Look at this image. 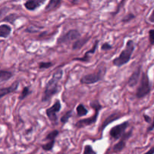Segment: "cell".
I'll return each instance as SVG.
<instances>
[{
	"mask_svg": "<svg viewBox=\"0 0 154 154\" xmlns=\"http://www.w3.org/2000/svg\"><path fill=\"white\" fill-rule=\"evenodd\" d=\"M63 71L62 69H57L54 72L51 79L47 82L45 85V91L42 97V102H49L54 96L58 94L61 91V86L60 81L63 78Z\"/></svg>",
	"mask_w": 154,
	"mask_h": 154,
	"instance_id": "cell-1",
	"label": "cell"
},
{
	"mask_svg": "<svg viewBox=\"0 0 154 154\" xmlns=\"http://www.w3.org/2000/svg\"><path fill=\"white\" fill-rule=\"evenodd\" d=\"M135 50V43L132 39H129L126 42L125 48L121 51L120 55L113 60V65L117 67H122L127 64L131 60L134 51Z\"/></svg>",
	"mask_w": 154,
	"mask_h": 154,
	"instance_id": "cell-2",
	"label": "cell"
},
{
	"mask_svg": "<svg viewBox=\"0 0 154 154\" xmlns=\"http://www.w3.org/2000/svg\"><path fill=\"white\" fill-rule=\"evenodd\" d=\"M90 106L93 108L95 111V114H93L92 117H89V118L81 119L79 120L78 122H76L75 124V127L77 129H82V128H85L87 126H92V125L95 124L98 120V117H99V111H101L103 105L100 104V102L98 100H93L90 102Z\"/></svg>",
	"mask_w": 154,
	"mask_h": 154,
	"instance_id": "cell-3",
	"label": "cell"
},
{
	"mask_svg": "<svg viewBox=\"0 0 154 154\" xmlns=\"http://www.w3.org/2000/svg\"><path fill=\"white\" fill-rule=\"evenodd\" d=\"M141 81L135 92L137 99H143L150 94L152 90V83L147 75V72H141Z\"/></svg>",
	"mask_w": 154,
	"mask_h": 154,
	"instance_id": "cell-4",
	"label": "cell"
},
{
	"mask_svg": "<svg viewBox=\"0 0 154 154\" xmlns=\"http://www.w3.org/2000/svg\"><path fill=\"white\" fill-rule=\"evenodd\" d=\"M62 109V105L61 102L59 99H57L56 102H54V105H52L50 108H47L46 111V115L48 117L50 121L51 122V123H54V125L57 124V122H58V117H57V113L60 112Z\"/></svg>",
	"mask_w": 154,
	"mask_h": 154,
	"instance_id": "cell-5",
	"label": "cell"
},
{
	"mask_svg": "<svg viewBox=\"0 0 154 154\" xmlns=\"http://www.w3.org/2000/svg\"><path fill=\"white\" fill-rule=\"evenodd\" d=\"M81 38V34L78 29H70L68 31L66 34L63 35L57 39V44L58 45H63V44H69L70 42H75L77 39Z\"/></svg>",
	"mask_w": 154,
	"mask_h": 154,
	"instance_id": "cell-6",
	"label": "cell"
},
{
	"mask_svg": "<svg viewBox=\"0 0 154 154\" xmlns=\"http://www.w3.org/2000/svg\"><path fill=\"white\" fill-rule=\"evenodd\" d=\"M129 126V122L125 121L120 124L117 125L111 128L109 131V135L113 140H119L120 137L126 132V130Z\"/></svg>",
	"mask_w": 154,
	"mask_h": 154,
	"instance_id": "cell-7",
	"label": "cell"
},
{
	"mask_svg": "<svg viewBox=\"0 0 154 154\" xmlns=\"http://www.w3.org/2000/svg\"><path fill=\"white\" fill-rule=\"evenodd\" d=\"M103 78L102 69H99L97 72L85 75L80 79V83L82 84H93L99 82Z\"/></svg>",
	"mask_w": 154,
	"mask_h": 154,
	"instance_id": "cell-8",
	"label": "cell"
},
{
	"mask_svg": "<svg viewBox=\"0 0 154 154\" xmlns=\"http://www.w3.org/2000/svg\"><path fill=\"white\" fill-rule=\"evenodd\" d=\"M132 129H131L130 131L127 132H125L120 138L119 139L118 143L115 144L114 145L112 148V152L114 153H120V152L123 151V149H125L126 146V143H127V141L129 139V138L132 137Z\"/></svg>",
	"mask_w": 154,
	"mask_h": 154,
	"instance_id": "cell-9",
	"label": "cell"
},
{
	"mask_svg": "<svg viewBox=\"0 0 154 154\" xmlns=\"http://www.w3.org/2000/svg\"><path fill=\"white\" fill-rule=\"evenodd\" d=\"M99 43V41L96 40V42H95L93 46L92 47L91 49L87 51L82 57H75V58H74L72 60H73V61L83 62V63H88V62H90V58H91V56L93 55V54L96 53V50H97Z\"/></svg>",
	"mask_w": 154,
	"mask_h": 154,
	"instance_id": "cell-10",
	"label": "cell"
},
{
	"mask_svg": "<svg viewBox=\"0 0 154 154\" xmlns=\"http://www.w3.org/2000/svg\"><path fill=\"white\" fill-rule=\"evenodd\" d=\"M122 116H123V114H121V112H119V111H116V112H114L113 114H110V115L108 116V117H107L106 119L104 120L102 126L99 127V132H103L104 129H105V127H107L108 125L111 124V123H113V122L119 120Z\"/></svg>",
	"mask_w": 154,
	"mask_h": 154,
	"instance_id": "cell-11",
	"label": "cell"
},
{
	"mask_svg": "<svg viewBox=\"0 0 154 154\" xmlns=\"http://www.w3.org/2000/svg\"><path fill=\"white\" fill-rule=\"evenodd\" d=\"M141 69H142V66L140 65L134 71L133 73L129 77V80H128V85L131 88H133L135 86L138 84V81H139L140 78H141Z\"/></svg>",
	"mask_w": 154,
	"mask_h": 154,
	"instance_id": "cell-12",
	"label": "cell"
},
{
	"mask_svg": "<svg viewBox=\"0 0 154 154\" xmlns=\"http://www.w3.org/2000/svg\"><path fill=\"white\" fill-rule=\"evenodd\" d=\"M19 84V81H14L13 84H12L11 85L9 86V87H3V88L0 89V99H1L2 98L4 97V96H7V95L15 93V92L18 90Z\"/></svg>",
	"mask_w": 154,
	"mask_h": 154,
	"instance_id": "cell-13",
	"label": "cell"
},
{
	"mask_svg": "<svg viewBox=\"0 0 154 154\" xmlns=\"http://www.w3.org/2000/svg\"><path fill=\"white\" fill-rule=\"evenodd\" d=\"M45 2L46 0H26L24 2L23 5L26 10L29 11H34L36 9L40 8Z\"/></svg>",
	"mask_w": 154,
	"mask_h": 154,
	"instance_id": "cell-14",
	"label": "cell"
},
{
	"mask_svg": "<svg viewBox=\"0 0 154 154\" xmlns=\"http://www.w3.org/2000/svg\"><path fill=\"white\" fill-rule=\"evenodd\" d=\"M12 32V28L8 24H2L0 25V38H7L11 35Z\"/></svg>",
	"mask_w": 154,
	"mask_h": 154,
	"instance_id": "cell-15",
	"label": "cell"
},
{
	"mask_svg": "<svg viewBox=\"0 0 154 154\" xmlns=\"http://www.w3.org/2000/svg\"><path fill=\"white\" fill-rule=\"evenodd\" d=\"M90 39V37H85L83 38H78L77 40H75L74 42V43L72 44V50L74 51H76V50L81 49L82 47H84L87 42H89V40Z\"/></svg>",
	"mask_w": 154,
	"mask_h": 154,
	"instance_id": "cell-16",
	"label": "cell"
},
{
	"mask_svg": "<svg viewBox=\"0 0 154 154\" xmlns=\"http://www.w3.org/2000/svg\"><path fill=\"white\" fill-rule=\"evenodd\" d=\"M63 0H50L48 2V5L45 7V11L46 12L52 11H55L56 9L58 8L61 5V2Z\"/></svg>",
	"mask_w": 154,
	"mask_h": 154,
	"instance_id": "cell-17",
	"label": "cell"
},
{
	"mask_svg": "<svg viewBox=\"0 0 154 154\" xmlns=\"http://www.w3.org/2000/svg\"><path fill=\"white\" fill-rule=\"evenodd\" d=\"M14 75L11 72L0 69V81H7L13 78Z\"/></svg>",
	"mask_w": 154,
	"mask_h": 154,
	"instance_id": "cell-18",
	"label": "cell"
},
{
	"mask_svg": "<svg viewBox=\"0 0 154 154\" xmlns=\"http://www.w3.org/2000/svg\"><path fill=\"white\" fill-rule=\"evenodd\" d=\"M76 111H77V116H78V117H84V116L87 115L89 112L88 109L84 106V104H79V105L77 106Z\"/></svg>",
	"mask_w": 154,
	"mask_h": 154,
	"instance_id": "cell-19",
	"label": "cell"
},
{
	"mask_svg": "<svg viewBox=\"0 0 154 154\" xmlns=\"http://www.w3.org/2000/svg\"><path fill=\"white\" fill-rule=\"evenodd\" d=\"M31 93H32V91L30 90L29 86H26V87H23L22 91H21V93L20 94L19 97H18V99H19L20 101L24 100V99H25L27 96H29Z\"/></svg>",
	"mask_w": 154,
	"mask_h": 154,
	"instance_id": "cell-20",
	"label": "cell"
},
{
	"mask_svg": "<svg viewBox=\"0 0 154 154\" xmlns=\"http://www.w3.org/2000/svg\"><path fill=\"white\" fill-rule=\"evenodd\" d=\"M19 17H20V16L18 14H14V13L10 14L9 15H7L5 17H4V19L2 20V21L3 22L9 23L14 25V24L15 20H16Z\"/></svg>",
	"mask_w": 154,
	"mask_h": 154,
	"instance_id": "cell-21",
	"label": "cell"
},
{
	"mask_svg": "<svg viewBox=\"0 0 154 154\" xmlns=\"http://www.w3.org/2000/svg\"><path fill=\"white\" fill-rule=\"evenodd\" d=\"M55 140H51L49 141V142H48L47 144H42L41 147H42V150H45V151H51V150L54 149V145H55Z\"/></svg>",
	"mask_w": 154,
	"mask_h": 154,
	"instance_id": "cell-22",
	"label": "cell"
},
{
	"mask_svg": "<svg viewBox=\"0 0 154 154\" xmlns=\"http://www.w3.org/2000/svg\"><path fill=\"white\" fill-rule=\"evenodd\" d=\"M72 111H73L72 110H70V111H67L64 115L62 116L61 118H60V122H61L63 125H65L66 123H68V121L69 120L70 117L72 116Z\"/></svg>",
	"mask_w": 154,
	"mask_h": 154,
	"instance_id": "cell-23",
	"label": "cell"
},
{
	"mask_svg": "<svg viewBox=\"0 0 154 154\" xmlns=\"http://www.w3.org/2000/svg\"><path fill=\"white\" fill-rule=\"evenodd\" d=\"M59 134H60V132H59L58 130H57V129L51 131V132H49V133L47 135L46 138H45V140H47V141L55 140L56 138H57V137L59 135Z\"/></svg>",
	"mask_w": 154,
	"mask_h": 154,
	"instance_id": "cell-24",
	"label": "cell"
},
{
	"mask_svg": "<svg viewBox=\"0 0 154 154\" xmlns=\"http://www.w3.org/2000/svg\"><path fill=\"white\" fill-rule=\"evenodd\" d=\"M54 66V63L52 62H40L38 63V69L42 70V69H48Z\"/></svg>",
	"mask_w": 154,
	"mask_h": 154,
	"instance_id": "cell-25",
	"label": "cell"
},
{
	"mask_svg": "<svg viewBox=\"0 0 154 154\" xmlns=\"http://www.w3.org/2000/svg\"><path fill=\"white\" fill-rule=\"evenodd\" d=\"M135 18V15L132 13H129L126 15V16L123 17L121 20V22L123 23H129L131 20H134Z\"/></svg>",
	"mask_w": 154,
	"mask_h": 154,
	"instance_id": "cell-26",
	"label": "cell"
},
{
	"mask_svg": "<svg viewBox=\"0 0 154 154\" xmlns=\"http://www.w3.org/2000/svg\"><path fill=\"white\" fill-rule=\"evenodd\" d=\"M83 153L84 154H96V152L93 149V147L90 144H87L84 146V152Z\"/></svg>",
	"mask_w": 154,
	"mask_h": 154,
	"instance_id": "cell-27",
	"label": "cell"
},
{
	"mask_svg": "<svg viewBox=\"0 0 154 154\" xmlns=\"http://www.w3.org/2000/svg\"><path fill=\"white\" fill-rule=\"evenodd\" d=\"M113 48V46L111 45L110 43H108V42H105V43H103L102 45V46H101V50L103 51H110V50H111Z\"/></svg>",
	"mask_w": 154,
	"mask_h": 154,
	"instance_id": "cell-28",
	"label": "cell"
},
{
	"mask_svg": "<svg viewBox=\"0 0 154 154\" xmlns=\"http://www.w3.org/2000/svg\"><path fill=\"white\" fill-rule=\"evenodd\" d=\"M149 42L151 46L154 45V29H153L149 31Z\"/></svg>",
	"mask_w": 154,
	"mask_h": 154,
	"instance_id": "cell-29",
	"label": "cell"
},
{
	"mask_svg": "<svg viewBox=\"0 0 154 154\" xmlns=\"http://www.w3.org/2000/svg\"><path fill=\"white\" fill-rule=\"evenodd\" d=\"M126 0H121V1H120V2L118 4V6H117V10H116L115 13H114V14H117L119 11H120V9H121L123 7V5H125V2H126Z\"/></svg>",
	"mask_w": 154,
	"mask_h": 154,
	"instance_id": "cell-30",
	"label": "cell"
},
{
	"mask_svg": "<svg viewBox=\"0 0 154 154\" xmlns=\"http://www.w3.org/2000/svg\"><path fill=\"white\" fill-rule=\"evenodd\" d=\"M143 117H144V120L146 123H147L148 124H150L151 123H153V119L150 117L149 115H147L146 114H143Z\"/></svg>",
	"mask_w": 154,
	"mask_h": 154,
	"instance_id": "cell-31",
	"label": "cell"
},
{
	"mask_svg": "<svg viewBox=\"0 0 154 154\" xmlns=\"http://www.w3.org/2000/svg\"><path fill=\"white\" fill-rule=\"evenodd\" d=\"M153 126H154V123L153 122V123H150V126H148L147 129V132H152V131L153 130Z\"/></svg>",
	"mask_w": 154,
	"mask_h": 154,
	"instance_id": "cell-32",
	"label": "cell"
},
{
	"mask_svg": "<svg viewBox=\"0 0 154 154\" xmlns=\"http://www.w3.org/2000/svg\"><path fill=\"white\" fill-rule=\"evenodd\" d=\"M8 8H2V9H1V10H0V18H1V17L2 16V14H3V13L4 14H5L6 12H8Z\"/></svg>",
	"mask_w": 154,
	"mask_h": 154,
	"instance_id": "cell-33",
	"label": "cell"
},
{
	"mask_svg": "<svg viewBox=\"0 0 154 154\" xmlns=\"http://www.w3.org/2000/svg\"><path fill=\"white\" fill-rule=\"evenodd\" d=\"M150 23H153L154 22V20H153V12L152 11L151 14H150Z\"/></svg>",
	"mask_w": 154,
	"mask_h": 154,
	"instance_id": "cell-34",
	"label": "cell"
},
{
	"mask_svg": "<svg viewBox=\"0 0 154 154\" xmlns=\"http://www.w3.org/2000/svg\"><path fill=\"white\" fill-rule=\"evenodd\" d=\"M147 153H153V147H152V148L150 149V150H148V151H147Z\"/></svg>",
	"mask_w": 154,
	"mask_h": 154,
	"instance_id": "cell-35",
	"label": "cell"
}]
</instances>
